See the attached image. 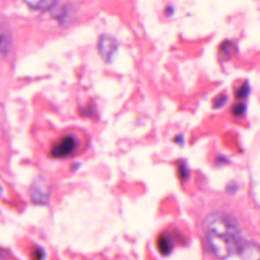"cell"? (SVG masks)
Masks as SVG:
<instances>
[{"instance_id": "obj_16", "label": "cell", "mask_w": 260, "mask_h": 260, "mask_svg": "<svg viewBox=\"0 0 260 260\" xmlns=\"http://www.w3.org/2000/svg\"><path fill=\"white\" fill-rule=\"evenodd\" d=\"M34 256H35V259L36 260H41L44 256V253H43V250H35V254H34Z\"/></svg>"}, {"instance_id": "obj_17", "label": "cell", "mask_w": 260, "mask_h": 260, "mask_svg": "<svg viewBox=\"0 0 260 260\" xmlns=\"http://www.w3.org/2000/svg\"><path fill=\"white\" fill-rule=\"evenodd\" d=\"M174 141H175L176 143L180 145V144L183 143L184 139H183V136H177V137L174 139Z\"/></svg>"}, {"instance_id": "obj_15", "label": "cell", "mask_w": 260, "mask_h": 260, "mask_svg": "<svg viewBox=\"0 0 260 260\" xmlns=\"http://www.w3.org/2000/svg\"><path fill=\"white\" fill-rule=\"evenodd\" d=\"M227 189L231 193H234V192H236L237 189H238V185L235 183H229V184H228Z\"/></svg>"}, {"instance_id": "obj_5", "label": "cell", "mask_w": 260, "mask_h": 260, "mask_svg": "<svg viewBox=\"0 0 260 260\" xmlns=\"http://www.w3.org/2000/svg\"><path fill=\"white\" fill-rule=\"evenodd\" d=\"M99 54L105 62H111L118 50V42L110 35H102L98 44Z\"/></svg>"}, {"instance_id": "obj_18", "label": "cell", "mask_w": 260, "mask_h": 260, "mask_svg": "<svg viewBox=\"0 0 260 260\" xmlns=\"http://www.w3.org/2000/svg\"><path fill=\"white\" fill-rule=\"evenodd\" d=\"M173 8L172 7H168L166 9V12L167 14H168V15H171L173 14Z\"/></svg>"}, {"instance_id": "obj_11", "label": "cell", "mask_w": 260, "mask_h": 260, "mask_svg": "<svg viewBox=\"0 0 260 260\" xmlns=\"http://www.w3.org/2000/svg\"><path fill=\"white\" fill-rule=\"evenodd\" d=\"M250 91V87L247 83L244 84L238 91H236V96L238 99H244L248 95Z\"/></svg>"}, {"instance_id": "obj_8", "label": "cell", "mask_w": 260, "mask_h": 260, "mask_svg": "<svg viewBox=\"0 0 260 260\" xmlns=\"http://www.w3.org/2000/svg\"><path fill=\"white\" fill-rule=\"evenodd\" d=\"M27 6L38 10H48L53 9L58 0H24Z\"/></svg>"}, {"instance_id": "obj_7", "label": "cell", "mask_w": 260, "mask_h": 260, "mask_svg": "<svg viewBox=\"0 0 260 260\" xmlns=\"http://www.w3.org/2000/svg\"><path fill=\"white\" fill-rule=\"evenodd\" d=\"M12 35L6 27H0V53L7 54L12 47Z\"/></svg>"}, {"instance_id": "obj_2", "label": "cell", "mask_w": 260, "mask_h": 260, "mask_svg": "<svg viewBox=\"0 0 260 260\" xmlns=\"http://www.w3.org/2000/svg\"><path fill=\"white\" fill-rule=\"evenodd\" d=\"M208 243L214 254L221 259H227L239 250L240 238L224 236H207Z\"/></svg>"}, {"instance_id": "obj_10", "label": "cell", "mask_w": 260, "mask_h": 260, "mask_svg": "<svg viewBox=\"0 0 260 260\" xmlns=\"http://www.w3.org/2000/svg\"><path fill=\"white\" fill-rule=\"evenodd\" d=\"M235 50V46L231 41H225L220 47V54L224 59L232 56Z\"/></svg>"}, {"instance_id": "obj_1", "label": "cell", "mask_w": 260, "mask_h": 260, "mask_svg": "<svg viewBox=\"0 0 260 260\" xmlns=\"http://www.w3.org/2000/svg\"><path fill=\"white\" fill-rule=\"evenodd\" d=\"M206 236H224L240 238L236 221L223 212L211 214L204 221Z\"/></svg>"}, {"instance_id": "obj_13", "label": "cell", "mask_w": 260, "mask_h": 260, "mask_svg": "<svg viewBox=\"0 0 260 260\" xmlns=\"http://www.w3.org/2000/svg\"><path fill=\"white\" fill-rule=\"evenodd\" d=\"M228 98L226 97L225 95H221L219 97L217 98L215 101H214L213 106L214 108H221L225 105L226 102H227Z\"/></svg>"}, {"instance_id": "obj_6", "label": "cell", "mask_w": 260, "mask_h": 260, "mask_svg": "<svg viewBox=\"0 0 260 260\" xmlns=\"http://www.w3.org/2000/svg\"><path fill=\"white\" fill-rule=\"evenodd\" d=\"M238 252L241 260H260V247L253 243L241 244Z\"/></svg>"}, {"instance_id": "obj_4", "label": "cell", "mask_w": 260, "mask_h": 260, "mask_svg": "<svg viewBox=\"0 0 260 260\" xmlns=\"http://www.w3.org/2000/svg\"><path fill=\"white\" fill-rule=\"evenodd\" d=\"M30 198L35 204L47 205L50 200V191L44 179L39 178L32 184L30 192Z\"/></svg>"}, {"instance_id": "obj_14", "label": "cell", "mask_w": 260, "mask_h": 260, "mask_svg": "<svg viewBox=\"0 0 260 260\" xmlns=\"http://www.w3.org/2000/svg\"><path fill=\"white\" fill-rule=\"evenodd\" d=\"M179 176H180L181 180L187 179L188 176H189V172H188L187 168H186L185 164L181 163L180 166H179Z\"/></svg>"}, {"instance_id": "obj_9", "label": "cell", "mask_w": 260, "mask_h": 260, "mask_svg": "<svg viewBox=\"0 0 260 260\" xmlns=\"http://www.w3.org/2000/svg\"><path fill=\"white\" fill-rule=\"evenodd\" d=\"M157 248L162 255H168L173 250V243L171 238L165 235L159 237L157 241Z\"/></svg>"}, {"instance_id": "obj_12", "label": "cell", "mask_w": 260, "mask_h": 260, "mask_svg": "<svg viewBox=\"0 0 260 260\" xmlns=\"http://www.w3.org/2000/svg\"><path fill=\"white\" fill-rule=\"evenodd\" d=\"M246 105L244 104H238L235 105V106L232 108V113L235 114V116H241L246 112Z\"/></svg>"}, {"instance_id": "obj_3", "label": "cell", "mask_w": 260, "mask_h": 260, "mask_svg": "<svg viewBox=\"0 0 260 260\" xmlns=\"http://www.w3.org/2000/svg\"><path fill=\"white\" fill-rule=\"evenodd\" d=\"M79 146V140L74 136H63L51 148L52 157L65 158L73 154Z\"/></svg>"}]
</instances>
